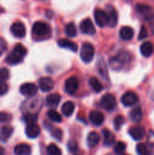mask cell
<instances>
[{"mask_svg":"<svg viewBox=\"0 0 154 155\" xmlns=\"http://www.w3.org/2000/svg\"><path fill=\"white\" fill-rule=\"evenodd\" d=\"M132 61V55L128 52H121L109 61L110 67L114 71L123 70Z\"/></svg>","mask_w":154,"mask_h":155,"instance_id":"6da1fadb","label":"cell"},{"mask_svg":"<svg viewBox=\"0 0 154 155\" xmlns=\"http://www.w3.org/2000/svg\"><path fill=\"white\" fill-rule=\"evenodd\" d=\"M26 48L23 45L18 44L15 46L13 51L7 55L5 62L10 65H15L23 61L24 57L26 54Z\"/></svg>","mask_w":154,"mask_h":155,"instance_id":"7a4b0ae2","label":"cell"},{"mask_svg":"<svg viewBox=\"0 0 154 155\" xmlns=\"http://www.w3.org/2000/svg\"><path fill=\"white\" fill-rule=\"evenodd\" d=\"M32 33L35 37L45 38V37L50 35L51 28H50L48 24H46L44 22H42V21H38V22H35L33 25Z\"/></svg>","mask_w":154,"mask_h":155,"instance_id":"3957f363","label":"cell"},{"mask_svg":"<svg viewBox=\"0 0 154 155\" xmlns=\"http://www.w3.org/2000/svg\"><path fill=\"white\" fill-rule=\"evenodd\" d=\"M94 46L90 43H84L83 44L80 51V57L84 63H90L93 57H94Z\"/></svg>","mask_w":154,"mask_h":155,"instance_id":"277c9868","label":"cell"},{"mask_svg":"<svg viewBox=\"0 0 154 155\" xmlns=\"http://www.w3.org/2000/svg\"><path fill=\"white\" fill-rule=\"evenodd\" d=\"M100 104H101V106L106 111H112L116 106V99L113 94H106L102 97Z\"/></svg>","mask_w":154,"mask_h":155,"instance_id":"5b68a950","label":"cell"},{"mask_svg":"<svg viewBox=\"0 0 154 155\" xmlns=\"http://www.w3.org/2000/svg\"><path fill=\"white\" fill-rule=\"evenodd\" d=\"M93 16L95 19V23L100 27H104L108 25V16L104 10L96 8L93 12Z\"/></svg>","mask_w":154,"mask_h":155,"instance_id":"8992f818","label":"cell"},{"mask_svg":"<svg viewBox=\"0 0 154 155\" xmlns=\"http://www.w3.org/2000/svg\"><path fill=\"white\" fill-rule=\"evenodd\" d=\"M37 85H35L33 83H25L20 86V93L26 97H32L35 95L37 94Z\"/></svg>","mask_w":154,"mask_h":155,"instance_id":"52a82bcc","label":"cell"},{"mask_svg":"<svg viewBox=\"0 0 154 155\" xmlns=\"http://www.w3.org/2000/svg\"><path fill=\"white\" fill-rule=\"evenodd\" d=\"M80 30H81V32L83 34L89 35H94L96 33L94 25H93V21L90 18H85L81 22Z\"/></svg>","mask_w":154,"mask_h":155,"instance_id":"ba28073f","label":"cell"},{"mask_svg":"<svg viewBox=\"0 0 154 155\" xmlns=\"http://www.w3.org/2000/svg\"><path fill=\"white\" fill-rule=\"evenodd\" d=\"M10 30H11V33L13 34V35L16 38H23V37H25V35L26 34L25 26L20 21L15 22L11 25Z\"/></svg>","mask_w":154,"mask_h":155,"instance_id":"9c48e42d","label":"cell"},{"mask_svg":"<svg viewBox=\"0 0 154 155\" xmlns=\"http://www.w3.org/2000/svg\"><path fill=\"white\" fill-rule=\"evenodd\" d=\"M136 11H137L138 15L143 16L147 21L154 15L152 8L150 5H145V4H138L136 5Z\"/></svg>","mask_w":154,"mask_h":155,"instance_id":"30bf717a","label":"cell"},{"mask_svg":"<svg viewBox=\"0 0 154 155\" xmlns=\"http://www.w3.org/2000/svg\"><path fill=\"white\" fill-rule=\"evenodd\" d=\"M105 12L108 16V25L111 27H114L118 23V14L116 9L114 8V6L109 5L106 6Z\"/></svg>","mask_w":154,"mask_h":155,"instance_id":"8fae6325","label":"cell"},{"mask_svg":"<svg viewBox=\"0 0 154 155\" xmlns=\"http://www.w3.org/2000/svg\"><path fill=\"white\" fill-rule=\"evenodd\" d=\"M79 87V81L76 77H69L64 84V90L69 94H74Z\"/></svg>","mask_w":154,"mask_h":155,"instance_id":"7c38bea8","label":"cell"},{"mask_svg":"<svg viewBox=\"0 0 154 155\" xmlns=\"http://www.w3.org/2000/svg\"><path fill=\"white\" fill-rule=\"evenodd\" d=\"M138 96L135 93L133 92H126L123 96H122V99H121V102L122 104L124 105V106H133L135 104L138 103Z\"/></svg>","mask_w":154,"mask_h":155,"instance_id":"4fadbf2b","label":"cell"},{"mask_svg":"<svg viewBox=\"0 0 154 155\" xmlns=\"http://www.w3.org/2000/svg\"><path fill=\"white\" fill-rule=\"evenodd\" d=\"M89 119L93 125L100 126L104 122V115L103 113L99 111H92L89 114Z\"/></svg>","mask_w":154,"mask_h":155,"instance_id":"5bb4252c","label":"cell"},{"mask_svg":"<svg viewBox=\"0 0 154 155\" xmlns=\"http://www.w3.org/2000/svg\"><path fill=\"white\" fill-rule=\"evenodd\" d=\"M129 134L135 141H140L145 136V129L143 126H133L129 130Z\"/></svg>","mask_w":154,"mask_h":155,"instance_id":"9a60e30c","label":"cell"},{"mask_svg":"<svg viewBox=\"0 0 154 155\" xmlns=\"http://www.w3.org/2000/svg\"><path fill=\"white\" fill-rule=\"evenodd\" d=\"M54 86V82L50 77H42L39 79V87L43 92H49Z\"/></svg>","mask_w":154,"mask_h":155,"instance_id":"2e32d148","label":"cell"},{"mask_svg":"<svg viewBox=\"0 0 154 155\" xmlns=\"http://www.w3.org/2000/svg\"><path fill=\"white\" fill-rule=\"evenodd\" d=\"M40 127L35 124H27L26 128H25V134L27 135V137L31 138V139H34L36 137L39 136L40 134Z\"/></svg>","mask_w":154,"mask_h":155,"instance_id":"e0dca14e","label":"cell"},{"mask_svg":"<svg viewBox=\"0 0 154 155\" xmlns=\"http://www.w3.org/2000/svg\"><path fill=\"white\" fill-rule=\"evenodd\" d=\"M120 37L124 41H130L134 35V30L131 26H123L120 29Z\"/></svg>","mask_w":154,"mask_h":155,"instance_id":"ac0fdd59","label":"cell"},{"mask_svg":"<svg viewBox=\"0 0 154 155\" xmlns=\"http://www.w3.org/2000/svg\"><path fill=\"white\" fill-rule=\"evenodd\" d=\"M141 54L144 57H150L152 55L154 52V46L152 42H144L141 45L140 47Z\"/></svg>","mask_w":154,"mask_h":155,"instance_id":"d6986e66","label":"cell"},{"mask_svg":"<svg viewBox=\"0 0 154 155\" xmlns=\"http://www.w3.org/2000/svg\"><path fill=\"white\" fill-rule=\"evenodd\" d=\"M14 153L15 155H31L32 150L30 145L26 143H20L15 147Z\"/></svg>","mask_w":154,"mask_h":155,"instance_id":"ffe728a7","label":"cell"},{"mask_svg":"<svg viewBox=\"0 0 154 155\" xmlns=\"http://www.w3.org/2000/svg\"><path fill=\"white\" fill-rule=\"evenodd\" d=\"M57 44H58V45L60 47L69 49V50H71L73 52H76L78 50V45L75 43H74V42H72V41H70L68 39H64V38L60 39V40L57 41Z\"/></svg>","mask_w":154,"mask_h":155,"instance_id":"44dd1931","label":"cell"},{"mask_svg":"<svg viewBox=\"0 0 154 155\" xmlns=\"http://www.w3.org/2000/svg\"><path fill=\"white\" fill-rule=\"evenodd\" d=\"M60 101H61V96L58 94H52L46 97L45 102H46L47 106L52 107V108H55L59 104Z\"/></svg>","mask_w":154,"mask_h":155,"instance_id":"7402d4cb","label":"cell"},{"mask_svg":"<svg viewBox=\"0 0 154 155\" xmlns=\"http://www.w3.org/2000/svg\"><path fill=\"white\" fill-rule=\"evenodd\" d=\"M103 143L106 146H111L115 143V136L114 134L107 130V129H103Z\"/></svg>","mask_w":154,"mask_h":155,"instance_id":"603a6c76","label":"cell"},{"mask_svg":"<svg viewBox=\"0 0 154 155\" xmlns=\"http://www.w3.org/2000/svg\"><path fill=\"white\" fill-rule=\"evenodd\" d=\"M74 108H75V105L73 102H71V101L65 102L62 106V113L64 116L70 117L73 114Z\"/></svg>","mask_w":154,"mask_h":155,"instance_id":"cb8c5ba5","label":"cell"},{"mask_svg":"<svg viewBox=\"0 0 154 155\" xmlns=\"http://www.w3.org/2000/svg\"><path fill=\"white\" fill-rule=\"evenodd\" d=\"M100 142V135L96 132H91L87 137V144L90 148L95 147Z\"/></svg>","mask_w":154,"mask_h":155,"instance_id":"d4e9b609","label":"cell"},{"mask_svg":"<svg viewBox=\"0 0 154 155\" xmlns=\"http://www.w3.org/2000/svg\"><path fill=\"white\" fill-rule=\"evenodd\" d=\"M14 129L11 126H3L0 129V141L6 142L12 135Z\"/></svg>","mask_w":154,"mask_h":155,"instance_id":"484cf974","label":"cell"},{"mask_svg":"<svg viewBox=\"0 0 154 155\" xmlns=\"http://www.w3.org/2000/svg\"><path fill=\"white\" fill-rule=\"evenodd\" d=\"M130 118L133 123L139 124L143 119V112L141 107L137 106L134 109H133L132 112L130 113Z\"/></svg>","mask_w":154,"mask_h":155,"instance_id":"4316f807","label":"cell"},{"mask_svg":"<svg viewBox=\"0 0 154 155\" xmlns=\"http://www.w3.org/2000/svg\"><path fill=\"white\" fill-rule=\"evenodd\" d=\"M136 152L138 155H151L152 154V151L149 147L148 144L143 143H140L137 144L136 146Z\"/></svg>","mask_w":154,"mask_h":155,"instance_id":"83f0119b","label":"cell"},{"mask_svg":"<svg viewBox=\"0 0 154 155\" xmlns=\"http://www.w3.org/2000/svg\"><path fill=\"white\" fill-rule=\"evenodd\" d=\"M89 84H90V86L92 87V89L95 92V93H100L102 90H103V85L102 84L100 83V81L94 77V76H92L90 79H89Z\"/></svg>","mask_w":154,"mask_h":155,"instance_id":"f1b7e54d","label":"cell"},{"mask_svg":"<svg viewBox=\"0 0 154 155\" xmlns=\"http://www.w3.org/2000/svg\"><path fill=\"white\" fill-rule=\"evenodd\" d=\"M64 32H65V34L68 35V36H70V37H74V36H76V35H77V30H76V26H75V25L74 24V23H68L66 25H65V27H64Z\"/></svg>","mask_w":154,"mask_h":155,"instance_id":"f546056e","label":"cell"},{"mask_svg":"<svg viewBox=\"0 0 154 155\" xmlns=\"http://www.w3.org/2000/svg\"><path fill=\"white\" fill-rule=\"evenodd\" d=\"M98 70H99L100 74L103 77L108 79V69H107V66H106V64L104 63V60L102 59V58L98 62Z\"/></svg>","mask_w":154,"mask_h":155,"instance_id":"4dcf8cb0","label":"cell"},{"mask_svg":"<svg viewBox=\"0 0 154 155\" xmlns=\"http://www.w3.org/2000/svg\"><path fill=\"white\" fill-rule=\"evenodd\" d=\"M46 152H47L48 155H62V151L54 143L49 144L46 148Z\"/></svg>","mask_w":154,"mask_h":155,"instance_id":"1f68e13d","label":"cell"},{"mask_svg":"<svg viewBox=\"0 0 154 155\" xmlns=\"http://www.w3.org/2000/svg\"><path fill=\"white\" fill-rule=\"evenodd\" d=\"M47 117L54 123H61L62 122V116L54 110H49L47 112Z\"/></svg>","mask_w":154,"mask_h":155,"instance_id":"d6a6232c","label":"cell"},{"mask_svg":"<svg viewBox=\"0 0 154 155\" xmlns=\"http://www.w3.org/2000/svg\"><path fill=\"white\" fill-rule=\"evenodd\" d=\"M126 150V145L123 142H119L115 144V147H114V152L115 153L118 155H123V153L125 152Z\"/></svg>","mask_w":154,"mask_h":155,"instance_id":"836d02e7","label":"cell"},{"mask_svg":"<svg viewBox=\"0 0 154 155\" xmlns=\"http://www.w3.org/2000/svg\"><path fill=\"white\" fill-rule=\"evenodd\" d=\"M23 120H24V122H25L27 124H34V123H35L36 120H37V117H36L35 114H26L24 115Z\"/></svg>","mask_w":154,"mask_h":155,"instance_id":"e575fe53","label":"cell"},{"mask_svg":"<svg viewBox=\"0 0 154 155\" xmlns=\"http://www.w3.org/2000/svg\"><path fill=\"white\" fill-rule=\"evenodd\" d=\"M124 117L123 115H118L115 117L114 119V126H115V129H120L121 126L124 124Z\"/></svg>","mask_w":154,"mask_h":155,"instance_id":"d590c367","label":"cell"},{"mask_svg":"<svg viewBox=\"0 0 154 155\" xmlns=\"http://www.w3.org/2000/svg\"><path fill=\"white\" fill-rule=\"evenodd\" d=\"M10 73L6 68H0V81H5L9 78Z\"/></svg>","mask_w":154,"mask_h":155,"instance_id":"8d00e7d4","label":"cell"},{"mask_svg":"<svg viewBox=\"0 0 154 155\" xmlns=\"http://www.w3.org/2000/svg\"><path fill=\"white\" fill-rule=\"evenodd\" d=\"M12 119V115L8 113H5V112H0V124L2 123H6L11 121Z\"/></svg>","mask_w":154,"mask_h":155,"instance_id":"74e56055","label":"cell"},{"mask_svg":"<svg viewBox=\"0 0 154 155\" xmlns=\"http://www.w3.org/2000/svg\"><path fill=\"white\" fill-rule=\"evenodd\" d=\"M147 36H148V31H147V28H146L144 25H142V28H141V31H140V34H139L138 39H139V40H143V39L147 38Z\"/></svg>","mask_w":154,"mask_h":155,"instance_id":"f35d334b","label":"cell"},{"mask_svg":"<svg viewBox=\"0 0 154 155\" xmlns=\"http://www.w3.org/2000/svg\"><path fill=\"white\" fill-rule=\"evenodd\" d=\"M52 136L54 137V138H55L56 140H61L62 139V137H63V133H62V131L60 130V129H58V128H55V129H54L53 130V132H52Z\"/></svg>","mask_w":154,"mask_h":155,"instance_id":"ab89813d","label":"cell"},{"mask_svg":"<svg viewBox=\"0 0 154 155\" xmlns=\"http://www.w3.org/2000/svg\"><path fill=\"white\" fill-rule=\"evenodd\" d=\"M7 92H8V85L4 81H0V95H4Z\"/></svg>","mask_w":154,"mask_h":155,"instance_id":"60d3db41","label":"cell"},{"mask_svg":"<svg viewBox=\"0 0 154 155\" xmlns=\"http://www.w3.org/2000/svg\"><path fill=\"white\" fill-rule=\"evenodd\" d=\"M6 48V44L5 41L3 38H0V55L4 53V51Z\"/></svg>","mask_w":154,"mask_h":155,"instance_id":"b9f144b4","label":"cell"},{"mask_svg":"<svg viewBox=\"0 0 154 155\" xmlns=\"http://www.w3.org/2000/svg\"><path fill=\"white\" fill-rule=\"evenodd\" d=\"M68 148L71 152H76L77 151V144L74 142H70L68 143Z\"/></svg>","mask_w":154,"mask_h":155,"instance_id":"7bdbcfd3","label":"cell"},{"mask_svg":"<svg viewBox=\"0 0 154 155\" xmlns=\"http://www.w3.org/2000/svg\"><path fill=\"white\" fill-rule=\"evenodd\" d=\"M148 22H149V26H150L151 32L154 35V15L148 20Z\"/></svg>","mask_w":154,"mask_h":155,"instance_id":"ee69618b","label":"cell"},{"mask_svg":"<svg viewBox=\"0 0 154 155\" xmlns=\"http://www.w3.org/2000/svg\"><path fill=\"white\" fill-rule=\"evenodd\" d=\"M4 153H5V152H4L3 148H2V147H0V155H4Z\"/></svg>","mask_w":154,"mask_h":155,"instance_id":"f6af8a7d","label":"cell"},{"mask_svg":"<svg viewBox=\"0 0 154 155\" xmlns=\"http://www.w3.org/2000/svg\"><path fill=\"white\" fill-rule=\"evenodd\" d=\"M123 155H129V154H123Z\"/></svg>","mask_w":154,"mask_h":155,"instance_id":"bcb514c9","label":"cell"}]
</instances>
